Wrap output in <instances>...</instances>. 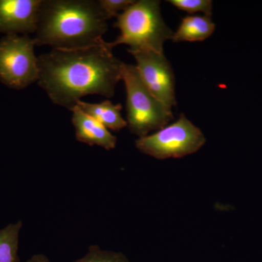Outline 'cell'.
<instances>
[{"label":"cell","mask_w":262,"mask_h":262,"mask_svg":"<svg viewBox=\"0 0 262 262\" xmlns=\"http://www.w3.org/2000/svg\"><path fill=\"white\" fill-rule=\"evenodd\" d=\"M113 49L106 41L80 49H52L38 57V84L52 102L70 111L89 95L112 98L124 64Z\"/></svg>","instance_id":"obj_1"},{"label":"cell","mask_w":262,"mask_h":262,"mask_svg":"<svg viewBox=\"0 0 262 262\" xmlns=\"http://www.w3.org/2000/svg\"><path fill=\"white\" fill-rule=\"evenodd\" d=\"M107 20L98 1L42 0L34 39L53 49L91 47L104 41Z\"/></svg>","instance_id":"obj_2"},{"label":"cell","mask_w":262,"mask_h":262,"mask_svg":"<svg viewBox=\"0 0 262 262\" xmlns=\"http://www.w3.org/2000/svg\"><path fill=\"white\" fill-rule=\"evenodd\" d=\"M114 27L120 34L113 42L130 46L129 51H151L163 53L165 42L173 37V32L167 26L160 11V1L139 0L120 13Z\"/></svg>","instance_id":"obj_3"},{"label":"cell","mask_w":262,"mask_h":262,"mask_svg":"<svg viewBox=\"0 0 262 262\" xmlns=\"http://www.w3.org/2000/svg\"><path fill=\"white\" fill-rule=\"evenodd\" d=\"M122 80L127 94V126L139 138L159 130L173 119L171 108L160 102L141 80L136 66H122Z\"/></svg>","instance_id":"obj_4"},{"label":"cell","mask_w":262,"mask_h":262,"mask_svg":"<svg viewBox=\"0 0 262 262\" xmlns=\"http://www.w3.org/2000/svg\"><path fill=\"white\" fill-rule=\"evenodd\" d=\"M206 139L199 127L181 114L178 120L151 135L139 138L136 148L158 160L180 158L194 154L206 144Z\"/></svg>","instance_id":"obj_5"},{"label":"cell","mask_w":262,"mask_h":262,"mask_svg":"<svg viewBox=\"0 0 262 262\" xmlns=\"http://www.w3.org/2000/svg\"><path fill=\"white\" fill-rule=\"evenodd\" d=\"M37 46L28 35L8 34L0 40V82L10 89L21 90L39 80Z\"/></svg>","instance_id":"obj_6"},{"label":"cell","mask_w":262,"mask_h":262,"mask_svg":"<svg viewBox=\"0 0 262 262\" xmlns=\"http://www.w3.org/2000/svg\"><path fill=\"white\" fill-rule=\"evenodd\" d=\"M146 87L158 101L172 108L177 104L175 76L164 53L151 51H129Z\"/></svg>","instance_id":"obj_7"},{"label":"cell","mask_w":262,"mask_h":262,"mask_svg":"<svg viewBox=\"0 0 262 262\" xmlns=\"http://www.w3.org/2000/svg\"><path fill=\"white\" fill-rule=\"evenodd\" d=\"M42 0H0V33H36Z\"/></svg>","instance_id":"obj_8"},{"label":"cell","mask_w":262,"mask_h":262,"mask_svg":"<svg viewBox=\"0 0 262 262\" xmlns=\"http://www.w3.org/2000/svg\"><path fill=\"white\" fill-rule=\"evenodd\" d=\"M72 124L77 141L90 146H98L106 150L115 149L116 136L97 120L87 115L79 106L72 110Z\"/></svg>","instance_id":"obj_9"},{"label":"cell","mask_w":262,"mask_h":262,"mask_svg":"<svg viewBox=\"0 0 262 262\" xmlns=\"http://www.w3.org/2000/svg\"><path fill=\"white\" fill-rule=\"evenodd\" d=\"M215 24L208 15H188L182 19L177 32H173L174 42H201L211 37L214 32Z\"/></svg>","instance_id":"obj_10"},{"label":"cell","mask_w":262,"mask_h":262,"mask_svg":"<svg viewBox=\"0 0 262 262\" xmlns=\"http://www.w3.org/2000/svg\"><path fill=\"white\" fill-rule=\"evenodd\" d=\"M77 106L107 129L120 130L127 126V122L121 115L122 106L120 103L114 104L110 100L98 103L80 101Z\"/></svg>","instance_id":"obj_11"},{"label":"cell","mask_w":262,"mask_h":262,"mask_svg":"<svg viewBox=\"0 0 262 262\" xmlns=\"http://www.w3.org/2000/svg\"><path fill=\"white\" fill-rule=\"evenodd\" d=\"M22 226L21 221H18L0 229V262H20L18 239Z\"/></svg>","instance_id":"obj_12"},{"label":"cell","mask_w":262,"mask_h":262,"mask_svg":"<svg viewBox=\"0 0 262 262\" xmlns=\"http://www.w3.org/2000/svg\"><path fill=\"white\" fill-rule=\"evenodd\" d=\"M73 262H129L123 253L104 251L98 246H91L83 257Z\"/></svg>","instance_id":"obj_13"},{"label":"cell","mask_w":262,"mask_h":262,"mask_svg":"<svg viewBox=\"0 0 262 262\" xmlns=\"http://www.w3.org/2000/svg\"><path fill=\"white\" fill-rule=\"evenodd\" d=\"M168 3L189 14L202 12L205 15L211 16L213 13L211 0H168Z\"/></svg>","instance_id":"obj_14"},{"label":"cell","mask_w":262,"mask_h":262,"mask_svg":"<svg viewBox=\"0 0 262 262\" xmlns=\"http://www.w3.org/2000/svg\"><path fill=\"white\" fill-rule=\"evenodd\" d=\"M135 2L134 0H98L100 7L107 20L118 16L120 12L125 11Z\"/></svg>","instance_id":"obj_15"},{"label":"cell","mask_w":262,"mask_h":262,"mask_svg":"<svg viewBox=\"0 0 262 262\" xmlns=\"http://www.w3.org/2000/svg\"><path fill=\"white\" fill-rule=\"evenodd\" d=\"M27 262H51L47 256L43 254H35L29 258Z\"/></svg>","instance_id":"obj_16"}]
</instances>
